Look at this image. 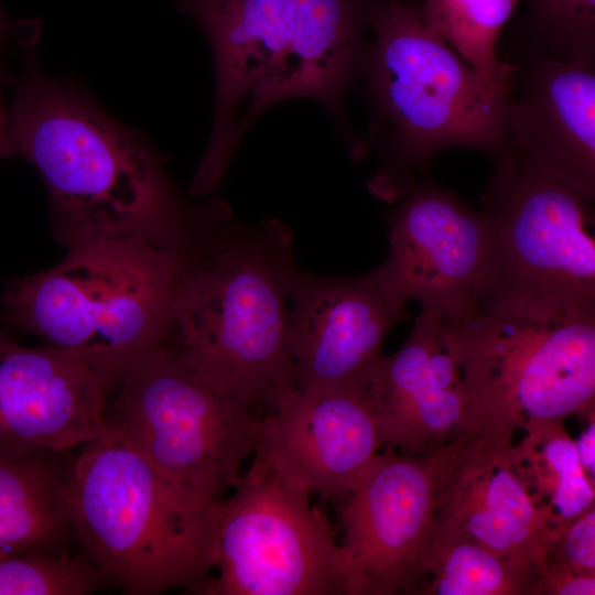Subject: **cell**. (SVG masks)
<instances>
[{
  "label": "cell",
  "instance_id": "cell-1",
  "mask_svg": "<svg viewBox=\"0 0 595 595\" xmlns=\"http://www.w3.org/2000/svg\"><path fill=\"white\" fill-rule=\"evenodd\" d=\"M23 52L9 140L40 173L55 234L68 248L130 236L184 242L213 218L219 201L188 206L145 137L78 85L45 76L31 41Z\"/></svg>",
  "mask_w": 595,
  "mask_h": 595
},
{
  "label": "cell",
  "instance_id": "cell-2",
  "mask_svg": "<svg viewBox=\"0 0 595 595\" xmlns=\"http://www.w3.org/2000/svg\"><path fill=\"white\" fill-rule=\"evenodd\" d=\"M292 245L275 218L217 223L194 245L172 310L169 338L187 364L261 415L295 387L286 349Z\"/></svg>",
  "mask_w": 595,
  "mask_h": 595
},
{
  "label": "cell",
  "instance_id": "cell-3",
  "mask_svg": "<svg viewBox=\"0 0 595 595\" xmlns=\"http://www.w3.org/2000/svg\"><path fill=\"white\" fill-rule=\"evenodd\" d=\"M360 78L370 112L368 150L378 164L369 191L397 202L441 150L465 147L491 158L507 148L509 97L474 69L403 0H372Z\"/></svg>",
  "mask_w": 595,
  "mask_h": 595
},
{
  "label": "cell",
  "instance_id": "cell-4",
  "mask_svg": "<svg viewBox=\"0 0 595 595\" xmlns=\"http://www.w3.org/2000/svg\"><path fill=\"white\" fill-rule=\"evenodd\" d=\"M195 240L118 237L69 248L4 294L12 322L78 356L108 386L167 342L177 288Z\"/></svg>",
  "mask_w": 595,
  "mask_h": 595
},
{
  "label": "cell",
  "instance_id": "cell-5",
  "mask_svg": "<svg viewBox=\"0 0 595 595\" xmlns=\"http://www.w3.org/2000/svg\"><path fill=\"white\" fill-rule=\"evenodd\" d=\"M67 498L73 538L125 594L188 589L209 575L220 500L190 498L105 424L79 446Z\"/></svg>",
  "mask_w": 595,
  "mask_h": 595
},
{
  "label": "cell",
  "instance_id": "cell-6",
  "mask_svg": "<svg viewBox=\"0 0 595 595\" xmlns=\"http://www.w3.org/2000/svg\"><path fill=\"white\" fill-rule=\"evenodd\" d=\"M493 160L482 196L487 263L474 312L534 320L595 313L593 201L508 149Z\"/></svg>",
  "mask_w": 595,
  "mask_h": 595
},
{
  "label": "cell",
  "instance_id": "cell-7",
  "mask_svg": "<svg viewBox=\"0 0 595 595\" xmlns=\"http://www.w3.org/2000/svg\"><path fill=\"white\" fill-rule=\"evenodd\" d=\"M115 386L105 426L186 496L215 504L236 486L242 463L259 443L258 411L209 385L167 342Z\"/></svg>",
  "mask_w": 595,
  "mask_h": 595
},
{
  "label": "cell",
  "instance_id": "cell-8",
  "mask_svg": "<svg viewBox=\"0 0 595 595\" xmlns=\"http://www.w3.org/2000/svg\"><path fill=\"white\" fill-rule=\"evenodd\" d=\"M480 430L516 434L594 412L595 313L454 320Z\"/></svg>",
  "mask_w": 595,
  "mask_h": 595
},
{
  "label": "cell",
  "instance_id": "cell-9",
  "mask_svg": "<svg viewBox=\"0 0 595 595\" xmlns=\"http://www.w3.org/2000/svg\"><path fill=\"white\" fill-rule=\"evenodd\" d=\"M220 500L213 569L198 595H350L343 548L310 494L255 454ZM212 569V570H213Z\"/></svg>",
  "mask_w": 595,
  "mask_h": 595
},
{
  "label": "cell",
  "instance_id": "cell-10",
  "mask_svg": "<svg viewBox=\"0 0 595 595\" xmlns=\"http://www.w3.org/2000/svg\"><path fill=\"white\" fill-rule=\"evenodd\" d=\"M342 510L350 595L414 594L424 580L439 497V456L378 453Z\"/></svg>",
  "mask_w": 595,
  "mask_h": 595
},
{
  "label": "cell",
  "instance_id": "cell-11",
  "mask_svg": "<svg viewBox=\"0 0 595 595\" xmlns=\"http://www.w3.org/2000/svg\"><path fill=\"white\" fill-rule=\"evenodd\" d=\"M407 302L381 264L343 278L295 269L286 327L295 387L312 393L363 389Z\"/></svg>",
  "mask_w": 595,
  "mask_h": 595
},
{
  "label": "cell",
  "instance_id": "cell-12",
  "mask_svg": "<svg viewBox=\"0 0 595 595\" xmlns=\"http://www.w3.org/2000/svg\"><path fill=\"white\" fill-rule=\"evenodd\" d=\"M383 445L430 455L480 430L454 320L422 311L363 387Z\"/></svg>",
  "mask_w": 595,
  "mask_h": 595
},
{
  "label": "cell",
  "instance_id": "cell-13",
  "mask_svg": "<svg viewBox=\"0 0 595 595\" xmlns=\"http://www.w3.org/2000/svg\"><path fill=\"white\" fill-rule=\"evenodd\" d=\"M397 202L381 264L394 288L423 311L452 320L474 314L488 253L482 210L422 180Z\"/></svg>",
  "mask_w": 595,
  "mask_h": 595
},
{
  "label": "cell",
  "instance_id": "cell-14",
  "mask_svg": "<svg viewBox=\"0 0 595 595\" xmlns=\"http://www.w3.org/2000/svg\"><path fill=\"white\" fill-rule=\"evenodd\" d=\"M513 436L480 430L437 452L436 517L498 555L542 571L554 529L516 459Z\"/></svg>",
  "mask_w": 595,
  "mask_h": 595
},
{
  "label": "cell",
  "instance_id": "cell-15",
  "mask_svg": "<svg viewBox=\"0 0 595 595\" xmlns=\"http://www.w3.org/2000/svg\"><path fill=\"white\" fill-rule=\"evenodd\" d=\"M383 445L363 389L286 391L267 413L255 454L291 485L348 496Z\"/></svg>",
  "mask_w": 595,
  "mask_h": 595
},
{
  "label": "cell",
  "instance_id": "cell-16",
  "mask_svg": "<svg viewBox=\"0 0 595 595\" xmlns=\"http://www.w3.org/2000/svg\"><path fill=\"white\" fill-rule=\"evenodd\" d=\"M108 393L78 356L0 335V457L79 447L102 430Z\"/></svg>",
  "mask_w": 595,
  "mask_h": 595
},
{
  "label": "cell",
  "instance_id": "cell-17",
  "mask_svg": "<svg viewBox=\"0 0 595 595\" xmlns=\"http://www.w3.org/2000/svg\"><path fill=\"white\" fill-rule=\"evenodd\" d=\"M506 149L594 201L595 63L526 52L515 64Z\"/></svg>",
  "mask_w": 595,
  "mask_h": 595
},
{
  "label": "cell",
  "instance_id": "cell-18",
  "mask_svg": "<svg viewBox=\"0 0 595 595\" xmlns=\"http://www.w3.org/2000/svg\"><path fill=\"white\" fill-rule=\"evenodd\" d=\"M371 1L289 0L286 48L277 67L251 93L246 112L236 121L235 149L269 107L286 99L310 98L335 116L354 159L368 153L366 141L344 123V102L351 85L360 78Z\"/></svg>",
  "mask_w": 595,
  "mask_h": 595
},
{
  "label": "cell",
  "instance_id": "cell-19",
  "mask_svg": "<svg viewBox=\"0 0 595 595\" xmlns=\"http://www.w3.org/2000/svg\"><path fill=\"white\" fill-rule=\"evenodd\" d=\"M204 32L214 60L215 104L207 147L190 186L213 192L235 153L232 132L244 98L277 67L290 36L289 0H173Z\"/></svg>",
  "mask_w": 595,
  "mask_h": 595
},
{
  "label": "cell",
  "instance_id": "cell-20",
  "mask_svg": "<svg viewBox=\"0 0 595 595\" xmlns=\"http://www.w3.org/2000/svg\"><path fill=\"white\" fill-rule=\"evenodd\" d=\"M69 451L0 457V552H66Z\"/></svg>",
  "mask_w": 595,
  "mask_h": 595
},
{
  "label": "cell",
  "instance_id": "cell-21",
  "mask_svg": "<svg viewBox=\"0 0 595 595\" xmlns=\"http://www.w3.org/2000/svg\"><path fill=\"white\" fill-rule=\"evenodd\" d=\"M540 573L534 563L500 556L436 517L428 573L414 594L536 595Z\"/></svg>",
  "mask_w": 595,
  "mask_h": 595
},
{
  "label": "cell",
  "instance_id": "cell-22",
  "mask_svg": "<svg viewBox=\"0 0 595 595\" xmlns=\"http://www.w3.org/2000/svg\"><path fill=\"white\" fill-rule=\"evenodd\" d=\"M516 459L554 530L594 506V480L584 472L563 421L526 428Z\"/></svg>",
  "mask_w": 595,
  "mask_h": 595
},
{
  "label": "cell",
  "instance_id": "cell-23",
  "mask_svg": "<svg viewBox=\"0 0 595 595\" xmlns=\"http://www.w3.org/2000/svg\"><path fill=\"white\" fill-rule=\"evenodd\" d=\"M522 0H422L423 23L441 37L483 83L509 97L515 64L497 55L500 32Z\"/></svg>",
  "mask_w": 595,
  "mask_h": 595
},
{
  "label": "cell",
  "instance_id": "cell-24",
  "mask_svg": "<svg viewBox=\"0 0 595 595\" xmlns=\"http://www.w3.org/2000/svg\"><path fill=\"white\" fill-rule=\"evenodd\" d=\"M105 585L84 554L0 552V595H87Z\"/></svg>",
  "mask_w": 595,
  "mask_h": 595
},
{
  "label": "cell",
  "instance_id": "cell-25",
  "mask_svg": "<svg viewBox=\"0 0 595 595\" xmlns=\"http://www.w3.org/2000/svg\"><path fill=\"white\" fill-rule=\"evenodd\" d=\"M527 52L595 63V0H527Z\"/></svg>",
  "mask_w": 595,
  "mask_h": 595
},
{
  "label": "cell",
  "instance_id": "cell-26",
  "mask_svg": "<svg viewBox=\"0 0 595 595\" xmlns=\"http://www.w3.org/2000/svg\"><path fill=\"white\" fill-rule=\"evenodd\" d=\"M550 562L595 574L594 506L554 531L547 563Z\"/></svg>",
  "mask_w": 595,
  "mask_h": 595
},
{
  "label": "cell",
  "instance_id": "cell-27",
  "mask_svg": "<svg viewBox=\"0 0 595 595\" xmlns=\"http://www.w3.org/2000/svg\"><path fill=\"white\" fill-rule=\"evenodd\" d=\"M537 594L594 595L595 574L582 573L559 563H547L540 573Z\"/></svg>",
  "mask_w": 595,
  "mask_h": 595
},
{
  "label": "cell",
  "instance_id": "cell-28",
  "mask_svg": "<svg viewBox=\"0 0 595 595\" xmlns=\"http://www.w3.org/2000/svg\"><path fill=\"white\" fill-rule=\"evenodd\" d=\"M580 463L586 475L594 480L595 475V423L592 422L575 441Z\"/></svg>",
  "mask_w": 595,
  "mask_h": 595
},
{
  "label": "cell",
  "instance_id": "cell-29",
  "mask_svg": "<svg viewBox=\"0 0 595 595\" xmlns=\"http://www.w3.org/2000/svg\"><path fill=\"white\" fill-rule=\"evenodd\" d=\"M6 84V75L0 67V158L13 155L9 140V118L3 104L2 88Z\"/></svg>",
  "mask_w": 595,
  "mask_h": 595
},
{
  "label": "cell",
  "instance_id": "cell-30",
  "mask_svg": "<svg viewBox=\"0 0 595 595\" xmlns=\"http://www.w3.org/2000/svg\"><path fill=\"white\" fill-rule=\"evenodd\" d=\"M6 31H7L6 21L2 13L0 12V42L3 40Z\"/></svg>",
  "mask_w": 595,
  "mask_h": 595
}]
</instances>
